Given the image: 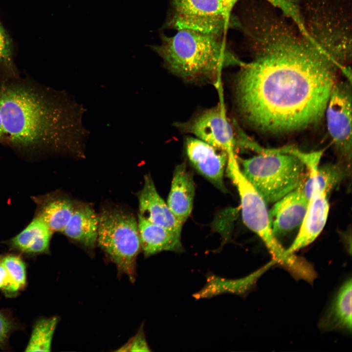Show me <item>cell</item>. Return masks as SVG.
I'll list each match as a JSON object with an SVG mask.
<instances>
[{
    "label": "cell",
    "instance_id": "6da1fadb",
    "mask_svg": "<svg viewBox=\"0 0 352 352\" xmlns=\"http://www.w3.org/2000/svg\"><path fill=\"white\" fill-rule=\"evenodd\" d=\"M286 18L271 6L247 17L242 30L254 58L240 66L233 82L241 119L270 134L293 133L319 120L342 71L321 45Z\"/></svg>",
    "mask_w": 352,
    "mask_h": 352
},
{
    "label": "cell",
    "instance_id": "7a4b0ae2",
    "mask_svg": "<svg viewBox=\"0 0 352 352\" xmlns=\"http://www.w3.org/2000/svg\"><path fill=\"white\" fill-rule=\"evenodd\" d=\"M83 106L70 94L20 78L0 74V112L4 142L22 150L49 149L83 156L89 133Z\"/></svg>",
    "mask_w": 352,
    "mask_h": 352
},
{
    "label": "cell",
    "instance_id": "3957f363",
    "mask_svg": "<svg viewBox=\"0 0 352 352\" xmlns=\"http://www.w3.org/2000/svg\"><path fill=\"white\" fill-rule=\"evenodd\" d=\"M161 43L151 46L173 74L190 84L209 83L220 88L222 70L242 61L222 36L189 29L174 36L160 34Z\"/></svg>",
    "mask_w": 352,
    "mask_h": 352
},
{
    "label": "cell",
    "instance_id": "277c9868",
    "mask_svg": "<svg viewBox=\"0 0 352 352\" xmlns=\"http://www.w3.org/2000/svg\"><path fill=\"white\" fill-rule=\"evenodd\" d=\"M259 153L248 158L237 159L243 176L266 203H275L305 179L308 169L297 149L260 147Z\"/></svg>",
    "mask_w": 352,
    "mask_h": 352
},
{
    "label": "cell",
    "instance_id": "5b68a950",
    "mask_svg": "<svg viewBox=\"0 0 352 352\" xmlns=\"http://www.w3.org/2000/svg\"><path fill=\"white\" fill-rule=\"evenodd\" d=\"M226 167L240 195L244 223L262 240L276 263L293 277L301 274L306 267L305 260L287 253L273 235L267 203L243 176L237 157L229 158Z\"/></svg>",
    "mask_w": 352,
    "mask_h": 352
},
{
    "label": "cell",
    "instance_id": "8992f818",
    "mask_svg": "<svg viewBox=\"0 0 352 352\" xmlns=\"http://www.w3.org/2000/svg\"><path fill=\"white\" fill-rule=\"evenodd\" d=\"M164 28L189 29L222 36L231 28H239L232 14L235 0H169Z\"/></svg>",
    "mask_w": 352,
    "mask_h": 352
},
{
    "label": "cell",
    "instance_id": "52a82bcc",
    "mask_svg": "<svg viewBox=\"0 0 352 352\" xmlns=\"http://www.w3.org/2000/svg\"><path fill=\"white\" fill-rule=\"evenodd\" d=\"M98 218L97 242L118 269L133 281L136 260L141 249L136 219L118 209H106Z\"/></svg>",
    "mask_w": 352,
    "mask_h": 352
},
{
    "label": "cell",
    "instance_id": "ba28073f",
    "mask_svg": "<svg viewBox=\"0 0 352 352\" xmlns=\"http://www.w3.org/2000/svg\"><path fill=\"white\" fill-rule=\"evenodd\" d=\"M307 33L323 44L351 40V0H296Z\"/></svg>",
    "mask_w": 352,
    "mask_h": 352
},
{
    "label": "cell",
    "instance_id": "9c48e42d",
    "mask_svg": "<svg viewBox=\"0 0 352 352\" xmlns=\"http://www.w3.org/2000/svg\"><path fill=\"white\" fill-rule=\"evenodd\" d=\"M174 126L182 132L225 151L229 156L236 155L237 148L244 147L248 138L222 102L200 111L187 121L176 122Z\"/></svg>",
    "mask_w": 352,
    "mask_h": 352
},
{
    "label": "cell",
    "instance_id": "30bf717a",
    "mask_svg": "<svg viewBox=\"0 0 352 352\" xmlns=\"http://www.w3.org/2000/svg\"><path fill=\"white\" fill-rule=\"evenodd\" d=\"M351 82L333 86L325 109L327 126L339 156L338 164L348 173L352 159Z\"/></svg>",
    "mask_w": 352,
    "mask_h": 352
},
{
    "label": "cell",
    "instance_id": "8fae6325",
    "mask_svg": "<svg viewBox=\"0 0 352 352\" xmlns=\"http://www.w3.org/2000/svg\"><path fill=\"white\" fill-rule=\"evenodd\" d=\"M184 148L193 166L217 188L226 192L223 174L228 154L193 136L185 139Z\"/></svg>",
    "mask_w": 352,
    "mask_h": 352
},
{
    "label": "cell",
    "instance_id": "7c38bea8",
    "mask_svg": "<svg viewBox=\"0 0 352 352\" xmlns=\"http://www.w3.org/2000/svg\"><path fill=\"white\" fill-rule=\"evenodd\" d=\"M300 185L275 202L269 211L272 231L277 239L300 227L302 222L309 200Z\"/></svg>",
    "mask_w": 352,
    "mask_h": 352
},
{
    "label": "cell",
    "instance_id": "4fadbf2b",
    "mask_svg": "<svg viewBox=\"0 0 352 352\" xmlns=\"http://www.w3.org/2000/svg\"><path fill=\"white\" fill-rule=\"evenodd\" d=\"M328 194L325 191H313L297 235L286 249L287 253L293 254L308 246L321 233L326 224L329 212Z\"/></svg>",
    "mask_w": 352,
    "mask_h": 352
},
{
    "label": "cell",
    "instance_id": "5bb4252c",
    "mask_svg": "<svg viewBox=\"0 0 352 352\" xmlns=\"http://www.w3.org/2000/svg\"><path fill=\"white\" fill-rule=\"evenodd\" d=\"M138 216L152 223L181 234L182 224L159 195L149 175L145 176L144 185L138 194Z\"/></svg>",
    "mask_w": 352,
    "mask_h": 352
},
{
    "label": "cell",
    "instance_id": "9a60e30c",
    "mask_svg": "<svg viewBox=\"0 0 352 352\" xmlns=\"http://www.w3.org/2000/svg\"><path fill=\"white\" fill-rule=\"evenodd\" d=\"M195 189L193 176L184 162L175 169L167 204L182 224L190 216L193 208Z\"/></svg>",
    "mask_w": 352,
    "mask_h": 352
},
{
    "label": "cell",
    "instance_id": "2e32d148",
    "mask_svg": "<svg viewBox=\"0 0 352 352\" xmlns=\"http://www.w3.org/2000/svg\"><path fill=\"white\" fill-rule=\"evenodd\" d=\"M137 224L141 249L146 257L163 251H183L181 234L152 223L139 216Z\"/></svg>",
    "mask_w": 352,
    "mask_h": 352
},
{
    "label": "cell",
    "instance_id": "e0dca14e",
    "mask_svg": "<svg viewBox=\"0 0 352 352\" xmlns=\"http://www.w3.org/2000/svg\"><path fill=\"white\" fill-rule=\"evenodd\" d=\"M352 279H347L335 294L321 319L319 326L324 331H352Z\"/></svg>",
    "mask_w": 352,
    "mask_h": 352
},
{
    "label": "cell",
    "instance_id": "ac0fdd59",
    "mask_svg": "<svg viewBox=\"0 0 352 352\" xmlns=\"http://www.w3.org/2000/svg\"><path fill=\"white\" fill-rule=\"evenodd\" d=\"M53 232L45 222L37 216L9 241V244L12 249L27 256L47 253Z\"/></svg>",
    "mask_w": 352,
    "mask_h": 352
},
{
    "label": "cell",
    "instance_id": "d6986e66",
    "mask_svg": "<svg viewBox=\"0 0 352 352\" xmlns=\"http://www.w3.org/2000/svg\"><path fill=\"white\" fill-rule=\"evenodd\" d=\"M276 263L273 260L246 277L237 279H227L213 274L208 276L206 284L194 294L197 299L210 298L222 293L242 295L248 292L259 278Z\"/></svg>",
    "mask_w": 352,
    "mask_h": 352
},
{
    "label": "cell",
    "instance_id": "ffe728a7",
    "mask_svg": "<svg viewBox=\"0 0 352 352\" xmlns=\"http://www.w3.org/2000/svg\"><path fill=\"white\" fill-rule=\"evenodd\" d=\"M99 218L88 206L75 207L63 233L84 246L93 247L97 241Z\"/></svg>",
    "mask_w": 352,
    "mask_h": 352
},
{
    "label": "cell",
    "instance_id": "44dd1931",
    "mask_svg": "<svg viewBox=\"0 0 352 352\" xmlns=\"http://www.w3.org/2000/svg\"><path fill=\"white\" fill-rule=\"evenodd\" d=\"M348 174L337 164L314 166L308 170L307 176L301 184L302 190L309 200L314 190L329 193Z\"/></svg>",
    "mask_w": 352,
    "mask_h": 352
},
{
    "label": "cell",
    "instance_id": "7402d4cb",
    "mask_svg": "<svg viewBox=\"0 0 352 352\" xmlns=\"http://www.w3.org/2000/svg\"><path fill=\"white\" fill-rule=\"evenodd\" d=\"M45 199L40 204L37 216L53 232H63L74 211L73 203L63 198Z\"/></svg>",
    "mask_w": 352,
    "mask_h": 352
},
{
    "label": "cell",
    "instance_id": "603a6c76",
    "mask_svg": "<svg viewBox=\"0 0 352 352\" xmlns=\"http://www.w3.org/2000/svg\"><path fill=\"white\" fill-rule=\"evenodd\" d=\"M57 317L37 319L32 328L25 352H50L53 335L58 324Z\"/></svg>",
    "mask_w": 352,
    "mask_h": 352
},
{
    "label": "cell",
    "instance_id": "cb8c5ba5",
    "mask_svg": "<svg viewBox=\"0 0 352 352\" xmlns=\"http://www.w3.org/2000/svg\"><path fill=\"white\" fill-rule=\"evenodd\" d=\"M0 263L4 266L13 280L23 290L27 285L26 265L19 255L0 254Z\"/></svg>",
    "mask_w": 352,
    "mask_h": 352
},
{
    "label": "cell",
    "instance_id": "d4e9b609",
    "mask_svg": "<svg viewBox=\"0 0 352 352\" xmlns=\"http://www.w3.org/2000/svg\"><path fill=\"white\" fill-rule=\"evenodd\" d=\"M20 328L19 325L8 311L0 309V349L7 348L11 333Z\"/></svg>",
    "mask_w": 352,
    "mask_h": 352
},
{
    "label": "cell",
    "instance_id": "484cf974",
    "mask_svg": "<svg viewBox=\"0 0 352 352\" xmlns=\"http://www.w3.org/2000/svg\"><path fill=\"white\" fill-rule=\"evenodd\" d=\"M0 65L6 69L5 73L16 75L12 63L10 43L0 22Z\"/></svg>",
    "mask_w": 352,
    "mask_h": 352
},
{
    "label": "cell",
    "instance_id": "4316f807",
    "mask_svg": "<svg viewBox=\"0 0 352 352\" xmlns=\"http://www.w3.org/2000/svg\"><path fill=\"white\" fill-rule=\"evenodd\" d=\"M0 290L8 298L16 297L22 291L7 270L0 263Z\"/></svg>",
    "mask_w": 352,
    "mask_h": 352
},
{
    "label": "cell",
    "instance_id": "83f0119b",
    "mask_svg": "<svg viewBox=\"0 0 352 352\" xmlns=\"http://www.w3.org/2000/svg\"><path fill=\"white\" fill-rule=\"evenodd\" d=\"M150 351L144 333L141 330L117 350V351L122 352H148Z\"/></svg>",
    "mask_w": 352,
    "mask_h": 352
},
{
    "label": "cell",
    "instance_id": "f1b7e54d",
    "mask_svg": "<svg viewBox=\"0 0 352 352\" xmlns=\"http://www.w3.org/2000/svg\"><path fill=\"white\" fill-rule=\"evenodd\" d=\"M238 1L240 0H237ZM278 8L287 17L293 18L297 13L295 0H265Z\"/></svg>",
    "mask_w": 352,
    "mask_h": 352
},
{
    "label": "cell",
    "instance_id": "f546056e",
    "mask_svg": "<svg viewBox=\"0 0 352 352\" xmlns=\"http://www.w3.org/2000/svg\"><path fill=\"white\" fill-rule=\"evenodd\" d=\"M5 132L3 125L2 120L0 112V142H4Z\"/></svg>",
    "mask_w": 352,
    "mask_h": 352
}]
</instances>
